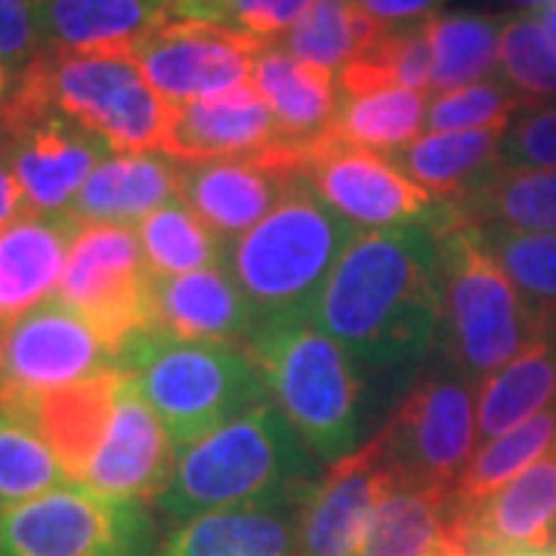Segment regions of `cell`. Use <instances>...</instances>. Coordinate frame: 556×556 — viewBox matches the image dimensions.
I'll return each mask as SVG.
<instances>
[{
  "mask_svg": "<svg viewBox=\"0 0 556 556\" xmlns=\"http://www.w3.org/2000/svg\"><path fill=\"white\" fill-rule=\"evenodd\" d=\"M439 214L362 232L313 309L368 375H417L442 346Z\"/></svg>",
  "mask_w": 556,
  "mask_h": 556,
  "instance_id": "1",
  "label": "cell"
},
{
  "mask_svg": "<svg viewBox=\"0 0 556 556\" xmlns=\"http://www.w3.org/2000/svg\"><path fill=\"white\" fill-rule=\"evenodd\" d=\"M316 479L318 457L276 405L263 402L177 452L155 507L164 519L186 522L211 510L300 497Z\"/></svg>",
  "mask_w": 556,
  "mask_h": 556,
  "instance_id": "2",
  "label": "cell"
},
{
  "mask_svg": "<svg viewBox=\"0 0 556 556\" xmlns=\"http://www.w3.org/2000/svg\"><path fill=\"white\" fill-rule=\"evenodd\" d=\"M244 353L266 396L294 427L306 448L334 464L353 455L365 433L368 371L313 318L260 321Z\"/></svg>",
  "mask_w": 556,
  "mask_h": 556,
  "instance_id": "3",
  "label": "cell"
},
{
  "mask_svg": "<svg viewBox=\"0 0 556 556\" xmlns=\"http://www.w3.org/2000/svg\"><path fill=\"white\" fill-rule=\"evenodd\" d=\"M62 115L112 152H161L170 105L142 78L134 56H84L43 50L13 78L0 105V134Z\"/></svg>",
  "mask_w": 556,
  "mask_h": 556,
  "instance_id": "4",
  "label": "cell"
},
{
  "mask_svg": "<svg viewBox=\"0 0 556 556\" xmlns=\"http://www.w3.org/2000/svg\"><path fill=\"white\" fill-rule=\"evenodd\" d=\"M362 236L300 177L251 232L223 244V266L260 321L313 318L346 248Z\"/></svg>",
  "mask_w": 556,
  "mask_h": 556,
  "instance_id": "5",
  "label": "cell"
},
{
  "mask_svg": "<svg viewBox=\"0 0 556 556\" xmlns=\"http://www.w3.org/2000/svg\"><path fill=\"white\" fill-rule=\"evenodd\" d=\"M439 278H442V346L457 368L482 383L538 340L544 328L519 298L514 281L485 251L477 229L452 201L439 214Z\"/></svg>",
  "mask_w": 556,
  "mask_h": 556,
  "instance_id": "6",
  "label": "cell"
},
{
  "mask_svg": "<svg viewBox=\"0 0 556 556\" xmlns=\"http://www.w3.org/2000/svg\"><path fill=\"white\" fill-rule=\"evenodd\" d=\"M118 368L155 408L177 452L269 402L244 346L146 331L124 346Z\"/></svg>",
  "mask_w": 556,
  "mask_h": 556,
  "instance_id": "7",
  "label": "cell"
},
{
  "mask_svg": "<svg viewBox=\"0 0 556 556\" xmlns=\"http://www.w3.org/2000/svg\"><path fill=\"white\" fill-rule=\"evenodd\" d=\"M477 396V383L442 353L417 371L380 430L399 482L455 485L479 448Z\"/></svg>",
  "mask_w": 556,
  "mask_h": 556,
  "instance_id": "8",
  "label": "cell"
},
{
  "mask_svg": "<svg viewBox=\"0 0 556 556\" xmlns=\"http://www.w3.org/2000/svg\"><path fill=\"white\" fill-rule=\"evenodd\" d=\"M146 504L65 482L0 514V556H155Z\"/></svg>",
  "mask_w": 556,
  "mask_h": 556,
  "instance_id": "9",
  "label": "cell"
},
{
  "mask_svg": "<svg viewBox=\"0 0 556 556\" xmlns=\"http://www.w3.org/2000/svg\"><path fill=\"white\" fill-rule=\"evenodd\" d=\"M149 285L137 226L80 223L56 298L78 309L121 362L124 346L149 331Z\"/></svg>",
  "mask_w": 556,
  "mask_h": 556,
  "instance_id": "10",
  "label": "cell"
},
{
  "mask_svg": "<svg viewBox=\"0 0 556 556\" xmlns=\"http://www.w3.org/2000/svg\"><path fill=\"white\" fill-rule=\"evenodd\" d=\"M109 371H121L115 350L60 298L40 303L0 338V405H20Z\"/></svg>",
  "mask_w": 556,
  "mask_h": 556,
  "instance_id": "11",
  "label": "cell"
},
{
  "mask_svg": "<svg viewBox=\"0 0 556 556\" xmlns=\"http://www.w3.org/2000/svg\"><path fill=\"white\" fill-rule=\"evenodd\" d=\"M300 177L334 214L362 232L437 217L445 204V199L412 182L383 155L340 142L331 130L306 149Z\"/></svg>",
  "mask_w": 556,
  "mask_h": 556,
  "instance_id": "12",
  "label": "cell"
},
{
  "mask_svg": "<svg viewBox=\"0 0 556 556\" xmlns=\"http://www.w3.org/2000/svg\"><path fill=\"white\" fill-rule=\"evenodd\" d=\"M266 43L211 22L167 20L134 47L142 78L167 105L229 93L254 78Z\"/></svg>",
  "mask_w": 556,
  "mask_h": 556,
  "instance_id": "13",
  "label": "cell"
},
{
  "mask_svg": "<svg viewBox=\"0 0 556 556\" xmlns=\"http://www.w3.org/2000/svg\"><path fill=\"white\" fill-rule=\"evenodd\" d=\"M399 485L383 437L334 460L300 501V556H356L378 504Z\"/></svg>",
  "mask_w": 556,
  "mask_h": 556,
  "instance_id": "14",
  "label": "cell"
},
{
  "mask_svg": "<svg viewBox=\"0 0 556 556\" xmlns=\"http://www.w3.org/2000/svg\"><path fill=\"white\" fill-rule=\"evenodd\" d=\"M177 464V445L137 383L124 378L112 424L102 437L80 485L115 501L149 504L167 489Z\"/></svg>",
  "mask_w": 556,
  "mask_h": 556,
  "instance_id": "15",
  "label": "cell"
},
{
  "mask_svg": "<svg viewBox=\"0 0 556 556\" xmlns=\"http://www.w3.org/2000/svg\"><path fill=\"white\" fill-rule=\"evenodd\" d=\"M464 556H535L556 551V448L470 510H457Z\"/></svg>",
  "mask_w": 556,
  "mask_h": 556,
  "instance_id": "16",
  "label": "cell"
},
{
  "mask_svg": "<svg viewBox=\"0 0 556 556\" xmlns=\"http://www.w3.org/2000/svg\"><path fill=\"white\" fill-rule=\"evenodd\" d=\"M281 146L278 124L254 84L199 102L170 105L161 155L179 164L266 159Z\"/></svg>",
  "mask_w": 556,
  "mask_h": 556,
  "instance_id": "17",
  "label": "cell"
},
{
  "mask_svg": "<svg viewBox=\"0 0 556 556\" xmlns=\"http://www.w3.org/2000/svg\"><path fill=\"white\" fill-rule=\"evenodd\" d=\"M300 179L288 152L266 159L182 164V204L199 214L223 244L251 232Z\"/></svg>",
  "mask_w": 556,
  "mask_h": 556,
  "instance_id": "18",
  "label": "cell"
},
{
  "mask_svg": "<svg viewBox=\"0 0 556 556\" xmlns=\"http://www.w3.org/2000/svg\"><path fill=\"white\" fill-rule=\"evenodd\" d=\"M0 142L16 170L31 214H68L84 182L112 155V149L62 115L31 121Z\"/></svg>",
  "mask_w": 556,
  "mask_h": 556,
  "instance_id": "19",
  "label": "cell"
},
{
  "mask_svg": "<svg viewBox=\"0 0 556 556\" xmlns=\"http://www.w3.org/2000/svg\"><path fill=\"white\" fill-rule=\"evenodd\" d=\"M257 325L254 306L223 263L182 276H152L149 331L195 343L248 346Z\"/></svg>",
  "mask_w": 556,
  "mask_h": 556,
  "instance_id": "20",
  "label": "cell"
},
{
  "mask_svg": "<svg viewBox=\"0 0 556 556\" xmlns=\"http://www.w3.org/2000/svg\"><path fill=\"white\" fill-rule=\"evenodd\" d=\"M78 226L72 214H25L0 229V338L60 291Z\"/></svg>",
  "mask_w": 556,
  "mask_h": 556,
  "instance_id": "21",
  "label": "cell"
},
{
  "mask_svg": "<svg viewBox=\"0 0 556 556\" xmlns=\"http://www.w3.org/2000/svg\"><path fill=\"white\" fill-rule=\"evenodd\" d=\"M300 501L226 507L177 522L155 556H300Z\"/></svg>",
  "mask_w": 556,
  "mask_h": 556,
  "instance_id": "22",
  "label": "cell"
},
{
  "mask_svg": "<svg viewBox=\"0 0 556 556\" xmlns=\"http://www.w3.org/2000/svg\"><path fill=\"white\" fill-rule=\"evenodd\" d=\"M47 50L130 56L167 20V0H38Z\"/></svg>",
  "mask_w": 556,
  "mask_h": 556,
  "instance_id": "23",
  "label": "cell"
},
{
  "mask_svg": "<svg viewBox=\"0 0 556 556\" xmlns=\"http://www.w3.org/2000/svg\"><path fill=\"white\" fill-rule=\"evenodd\" d=\"M182 199V164L161 152H112L90 174L68 214L78 223L134 226Z\"/></svg>",
  "mask_w": 556,
  "mask_h": 556,
  "instance_id": "24",
  "label": "cell"
},
{
  "mask_svg": "<svg viewBox=\"0 0 556 556\" xmlns=\"http://www.w3.org/2000/svg\"><path fill=\"white\" fill-rule=\"evenodd\" d=\"M124 378H127L124 371H109L100 378L80 380L72 387H62V390L13 405V408H22L31 415L40 437L47 439L53 455L60 457L68 482L80 485V479L87 473V467L112 424Z\"/></svg>",
  "mask_w": 556,
  "mask_h": 556,
  "instance_id": "25",
  "label": "cell"
},
{
  "mask_svg": "<svg viewBox=\"0 0 556 556\" xmlns=\"http://www.w3.org/2000/svg\"><path fill=\"white\" fill-rule=\"evenodd\" d=\"M356 556H464L452 489L399 482L378 504Z\"/></svg>",
  "mask_w": 556,
  "mask_h": 556,
  "instance_id": "26",
  "label": "cell"
},
{
  "mask_svg": "<svg viewBox=\"0 0 556 556\" xmlns=\"http://www.w3.org/2000/svg\"><path fill=\"white\" fill-rule=\"evenodd\" d=\"M254 87L278 124V137L291 149H309L338 118L340 90L334 72L266 47L254 65Z\"/></svg>",
  "mask_w": 556,
  "mask_h": 556,
  "instance_id": "27",
  "label": "cell"
},
{
  "mask_svg": "<svg viewBox=\"0 0 556 556\" xmlns=\"http://www.w3.org/2000/svg\"><path fill=\"white\" fill-rule=\"evenodd\" d=\"M507 130V127H504ZM504 130H460V134H424L387 161L405 177L433 192L437 199L455 201L470 192L479 179L501 167Z\"/></svg>",
  "mask_w": 556,
  "mask_h": 556,
  "instance_id": "28",
  "label": "cell"
},
{
  "mask_svg": "<svg viewBox=\"0 0 556 556\" xmlns=\"http://www.w3.org/2000/svg\"><path fill=\"white\" fill-rule=\"evenodd\" d=\"M556 402V328L532 340L514 362L479 383V445L526 424Z\"/></svg>",
  "mask_w": 556,
  "mask_h": 556,
  "instance_id": "29",
  "label": "cell"
},
{
  "mask_svg": "<svg viewBox=\"0 0 556 556\" xmlns=\"http://www.w3.org/2000/svg\"><path fill=\"white\" fill-rule=\"evenodd\" d=\"M452 204L477 229L556 232V170H514L501 164Z\"/></svg>",
  "mask_w": 556,
  "mask_h": 556,
  "instance_id": "30",
  "label": "cell"
},
{
  "mask_svg": "<svg viewBox=\"0 0 556 556\" xmlns=\"http://www.w3.org/2000/svg\"><path fill=\"white\" fill-rule=\"evenodd\" d=\"M554 448L556 402L551 408H544L541 415L529 417L526 424H519L514 430H507V433L479 445L477 455L470 457V464L464 467V473L452 485L455 507L460 514L477 507L489 495H495L497 489H504L510 479L526 473L535 460H541Z\"/></svg>",
  "mask_w": 556,
  "mask_h": 556,
  "instance_id": "31",
  "label": "cell"
},
{
  "mask_svg": "<svg viewBox=\"0 0 556 556\" xmlns=\"http://www.w3.org/2000/svg\"><path fill=\"white\" fill-rule=\"evenodd\" d=\"M504 16L489 13H437L427 20L433 43V90L448 93L492 75L504 35Z\"/></svg>",
  "mask_w": 556,
  "mask_h": 556,
  "instance_id": "32",
  "label": "cell"
},
{
  "mask_svg": "<svg viewBox=\"0 0 556 556\" xmlns=\"http://www.w3.org/2000/svg\"><path fill=\"white\" fill-rule=\"evenodd\" d=\"M424 121H427V97L393 87L362 97H340L331 134L340 142L378 152L387 159L420 137Z\"/></svg>",
  "mask_w": 556,
  "mask_h": 556,
  "instance_id": "33",
  "label": "cell"
},
{
  "mask_svg": "<svg viewBox=\"0 0 556 556\" xmlns=\"http://www.w3.org/2000/svg\"><path fill=\"white\" fill-rule=\"evenodd\" d=\"M380 31L383 28L356 0H313L298 25L281 38L278 50L334 72L365 53Z\"/></svg>",
  "mask_w": 556,
  "mask_h": 556,
  "instance_id": "34",
  "label": "cell"
},
{
  "mask_svg": "<svg viewBox=\"0 0 556 556\" xmlns=\"http://www.w3.org/2000/svg\"><path fill=\"white\" fill-rule=\"evenodd\" d=\"M65 482L60 457L40 437L31 415L0 405V514Z\"/></svg>",
  "mask_w": 556,
  "mask_h": 556,
  "instance_id": "35",
  "label": "cell"
},
{
  "mask_svg": "<svg viewBox=\"0 0 556 556\" xmlns=\"http://www.w3.org/2000/svg\"><path fill=\"white\" fill-rule=\"evenodd\" d=\"M137 236L152 276H182L223 263V241L182 201L139 219Z\"/></svg>",
  "mask_w": 556,
  "mask_h": 556,
  "instance_id": "36",
  "label": "cell"
},
{
  "mask_svg": "<svg viewBox=\"0 0 556 556\" xmlns=\"http://www.w3.org/2000/svg\"><path fill=\"white\" fill-rule=\"evenodd\" d=\"M477 236L538 321L544 328H556V232L477 229Z\"/></svg>",
  "mask_w": 556,
  "mask_h": 556,
  "instance_id": "37",
  "label": "cell"
},
{
  "mask_svg": "<svg viewBox=\"0 0 556 556\" xmlns=\"http://www.w3.org/2000/svg\"><path fill=\"white\" fill-rule=\"evenodd\" d=\"M497 65L501 80L522 102L556 100V47L532 13L507 16Z\"/></svg>",
  "mask_w": 556,
  "mask_h": 556,
  "instance_id": "38",
  "label": "cell"
},
{
  "mask_svg": "<svg viewBox=\"0 0 556 556\" xmlns=\"http://www.w3.org/2000/svg\"><path fill=\"white\" fill-rule=\"evenodd\" d=\"M313 0H167L170 20L211 22L273 47L281 40Z\"/></svg>",
  "mask_w": 556,
  "mask_h": 556,
  "instance_id": "39",
  "label": "cell"
},
{
  "mask_svg": "<svg viewBox=\"0 0 556 556\" xmlns=\"http://www.w3.org/2000/svg\"><path fill=\"white\" fill-rule=\"evenodd\" d=\"M526 102L504 80H477L439 93L427 105L430 134H460V130H495L507 127Z\"/></svg>",
  "mask_w": 556,
  "mask_h": 556,
  "instance_id": "40",
  "label": "cell"
},
{
  "mask_svg": "<svg viewBox=\"0 0 556 556\" xmlns=\"http://www.w3.org/2000/svg\"><path fill=\"white\" fill-rule=\"evenodd\" d=\"M501 164L556 170V102H526L501 137Z\"/></svg>",
  "mask_w": 556,
  "mask_h": 556,
  "instance_id": "41",
  "label": "cell"
},
{
  "mask_svg": "<svg viewBox=\"0 0 556 556\" xmlns=\"http://www.w3.org/2000/svg\"><path fill=\"white\" fill-rule=\"evenodd\" d=\"M47 50L38 0H0V62L16 78Z\"/></svg>",
  "mask_w": 556,
  "mask_h": 556,
  "instance_id": "42",
  "label": "cell"
},
{
  "mask_svg": "<svg viewBox=\"0 0 556 556\" xmlns=\"http://www.w3.org/2000/svg\"><path fill=\"white\" fill-rule=\"evenodd\" d=\"M356 3L380 28H396V25H412L437 16L445 0H356Z\"/></svg>",
  "mask_w": 556,
  "mask_h": 556,
  "instance_id": "43",
  "label": "cell"
},
{
  "mask_svg": "<svg viewBox=\"0 0 556 556\" xmlns=\"http://www.w3.org/2000/svg\"><path fill=\"white\" fill-rule=\"evenodd\" d=\"M25 214H31L28 201H25V192L16 179V170L10 164V155L0 142V229H7L10 223H16Z\"/></svg>",
  "mask_w": 556,
  "mask_h": 556,
  "instance_id": "44",
  "label": "cell"
},
{
  "mask_svg": "<svg viewBox=\"0 0 556 556\" xmlns=\"http://www.w3.org/2000/svg\"><path fill=\"white\" fill-rule=\"evenodd\" d=\"M538 20V25L544 28V35L551 38V43L556 47V3H551V7H544V10H538V13H532Z\"/></svg>",
  "mask_w": 556,
  "mask_h": 556,
  "instance_id": "45",
  "label": "cell"
},
{
  "mask_svg": "<svg viewBox=\"0 0 556 556\" xmlns=\"http://www.w3.org/2000/svg\"><path fill=\"white\" fill-rule=\"evenodd\" d=\"M507 7H517L522 13H538V10H544V7H551L556 0H504Z\"/></svg>",
  "mask_w": 556,
  "mask_h": 556,
  "instance_id": "46",
  "label": "cell"
},
{
  "mask_svg": "<svg viewBox=\"0 0 556 556\" xmlns=\"http://www.w3.org/2000/svg\"><path fill=\"white\" fill-rule=\"evenodd\" d=\"M535 556H556V551H551V554H535Z\"/></svg>",
  "mask_w": 556,
  "mask_h": 556,
  "instance_id": "47",
  "label": "cell"
}]
</instances>
